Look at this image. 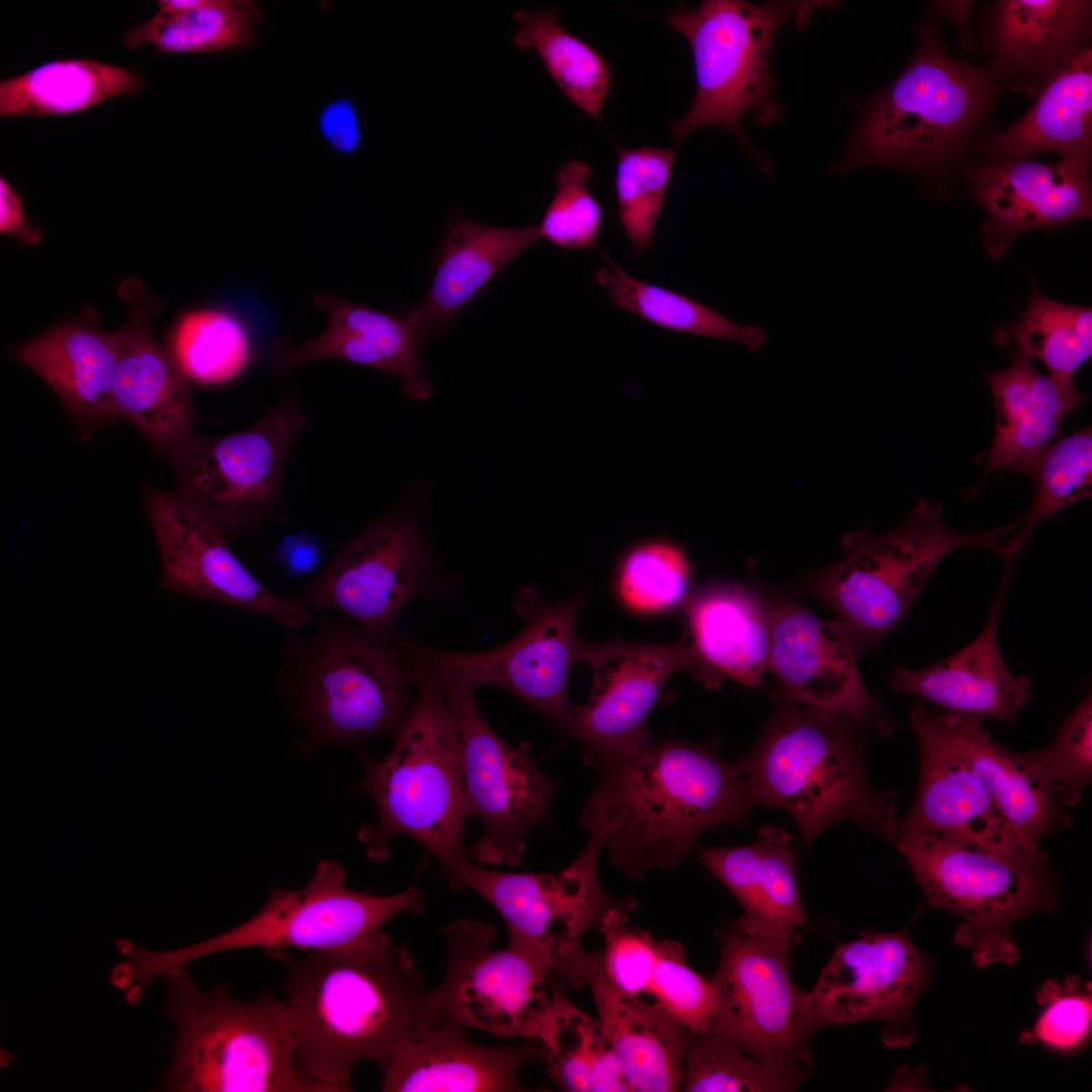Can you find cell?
Wrapping results in <instances>:
<instances>
[{
    "instance_id": "obj_22",
    "label": "cell",
    "mask_w": 1092,
    "mask_h": 1092,
    "mask_svg": "<svg viewBox=\"0 0 1092 1092\" xmlns=\"http://www.w3.org/2000/svg\"><path fill=\"white\" fill-rule=\"evenodd\" d=\"M161 559V588L270 618L295 631L312 613L293 597L266 587L232 550L226 537L175 491L144 489Z\"/></svg>"
},
{
    "instance_id": "obj_17",
    "label": "cell",
    "mask_w": 1092,
    "mask_h": 1092,
    "mask_svg": "<svg viewBox=\"0 0 1092 1092\" xmlns=\"http://www.w3.org/2000/svg\"><path fill=\"white\" fill-rule=\"evenodd\" d=\"M440 931L448 953L444 981L435 989L443 1022L538 1039L551 1001L552 962L512 939L493 949L495 931L480 921L461 919Z\"/></svg>"
},
{
    "instance_id": "obj_12",
    "label": "cell",
    "mask_w": 1092,
    "mask_h": 1092,
    "mask_svg": "<svg viewBox=\"0 0 1092 1092\" xmlns=\"http://www.w3.org/2000/svg\"><path fill=\"white\" fill-rule=\"evenodd\" d=\"M589 839L579 855L553 874L504 873L464 864L449 883L469 888L503 916L509 939L539 951L554 965L559 983L576 989L584 985L588 952L582 939L613 909L636 906L628 897L617 900L602 886L599 858L615 823L589 798L581 813Z\"/></svg>"
},
{
    "instance_id": "obj_23",
    "label": "cell",
    "mask_w": 1092,
    "mask_h": 1092,
    "mask_svg": "<svg viewBox=\"0 0 1092 1092\" xmlns=\"http://www.w3.org/2000/svg\"><path fill=\"white\" fill-rule=\"evenodd\" d=\"M1091 160L1040 163L1001 158L969 170L971 193L988 219L982 239L988 255L1006 256L1014 238L1030 230H1051L1092 214Z\"/></svg>"
},
{
    "instance_id": "obj_57",
    "label": "cell",
    "mask_w": 1092,
    "mask_h": 1092,
    "mask_svg": "<svg viewBox=\"0 0 1092 1092\" xmlns=\"http://www.w3.org/2000/svg\"><path fill=\"white\" fill-rule=\"evenodd\" d=\"M205 0H159L158 13L177 15L193 10L204 3Z\"/></svg>"
},
{
    "instance_id": "obj_27",
    "label": "cell",
    "mask_w": 1092,
    "mask_h": 1092,
    "mask_svg": "<svg viewBox=\"0 0 1092 1092\" xmlns=\"http://www.w3.org/2000/svg\"><path fill=\"white\" fill-rule=\"evenodd\" d=\"M1009 567V565H1007ZM1004 578L981 633L952 655L921 669L893 668L889 677L896 693L927 701L940 712L984 722L1011 724L1030 702L1025 675L1007 667L998 643V626L1010 571Z\"/></svg>"
},
{
    "instance_id": "obj_30",
    "label": "cell",
    "mask_w": 1092,
    "mask_h": 1092,
    "mask_svg": "<svg viewBox=\"0 0 1092 1092\" xmlns=\"http://www.w3.org/2000/svg\"><path fill=\"white\" fill-rule=\"evenodd\" d=\"M547 1059L531 1039L512 1046L473 1042L463 1027L443 1022L400 1045L381 1068L385 1092L532 1091L518 1081L528 1063Z\"/></svg>"
},
{
    "instance_id": "obj_8",
    "label": "cell",
    "mask_w": 1092,
    "mask_h": 1092,
    "mask_svg": "<svg viewBox=\"0 0 1092 1092\" xmlns=\"http://www.w3.org/2000/svg\"><path fill=\"white\" fill-rule=\"evenodd\" d=\"M830 6L836 3L706 0L697 9L673 8L666 22L692 49L696 97L668 133L679 144L695 129L721 126L735 135L760 172L769 173L770 163L747 140L742 118L749 113L756 124L764 126L781 119L783 106L775 97L777 82L770 72L775 38L788 22L804 27L815 10Z\"/></svg>"
},
{
    "instance_id": "obj_34",
    "label": "cell",
    "mask_w": 1092,
    "mask_h": 1092,
    "mask_svg": "<svg viewBox=\"0 0 1092 1092\" xmlns=\"http://www.w3.org/2000/svg\"><path fill=\"white\" fill-rule=\"evenodd\" d=\"M539 240L537 225L491 226L454 213L435 257L430 288L406 311L422 346L443 337L493 278Z\"/></svg>"
},
{
    "instance_id": "obj_50",
    "label": "cell",
    "mask_w": 1092,
    "mask_h": 1092,
    "mask_svg": "<svg viewBox=\"0 0 1092 1092\" xmlns=\"http://www.w3.org/2000/svg\"><path fill=\"white\" fill-rule=\"evenodd\" d=\"M1040 1008L1032 1026L1021 1031L1019 1041L1040 1044L1060 1054H1073L1084 1048L1091 1033V983L1078 976L1065 981L1051 979L1036 992Z\"/></svg>"
},
{
    "instance_id": "obj_14",
    "label": "cell",
    "mask_w": 1092,
    "mask_h": 1092,
    "mask_svg": "<svg viewBox=\"0 0 1092 1092\" xmlns=\"http://www.w3.org/2000/svg\"><path fill=\"white\" fill-rule=\"evenodd\" d=\"M307 424L300 403L287 398L239 432L194 433L168 453L174 491L230 539L256 530L276 508L285 465Z\"/></svg>"
},
{
    "instance_id": "obj_20",
    "label": "cell",
    "mask_w": 1092,
    "mask_h": 1092,
    "mask_svg": "<svg viewBox=\"0 0 1092 1092\" xmlns=\"http://www.w3.org/2000/svg\"><path fill=\"white\" fill-rule=\"evenodd\" d=\"M770 623L768 671L778 703L816 708L855 724L867 735L887 736L893 720L869 692L859 669L863 651L839 620H825L781 595L765 602Z\"/></svg>"
},
{
    "instance_id": "obj_56",
    "label": "cell",
    "mask_w": 1092,
    "mask_h": 1092,
    "mask_svg": "<svg viewBox=\"0 0 1092 1092\" xmlns=\"http://www.w3.org/2000/svg\"><path fill=\"white\" fill-rule=\"evenodd\" d=\"M0 233L26 245H37L42 240V230L27 219L21 197L3 176L0 177Z\"/></svg>"
},
{
    "instance_id": "obj_32",
    "label": "cell",
    "mask_w": 1092,
    "mask_h": 1092,
    "mask_svg": "<svg viewBox=\"0 0 1092 1092\" xmlns=\"http://www.w3.org/2000/svg\"><path fill=\"white\" fill-rule=\"evenodd\" d=\"M584 984L629 1091H680L693 1034L656 1003L619 988L605 969L602 952H588Z\"/></svg>"
},
{
    "instance_id": "obj_7",
    "label": "cell",
    "mask_w": 1092,
    "mask_h": 1092,
    "mask_svg": "<svg viewBox=\"0 0 1092 1092\" xmlns=\"http://www.w3.org/2000/svg\"><path fill=\"white\" fill-rule=\"evenodd\" d=\"M941 514L938 502L919 500L891 531L846 535L842 557L809 575L804 592L827 605L864 650L904 620L931 573L952 551L988 549L1006 560L1014 558L1026 540L1016 521L960 532L944 523Z\"/></svg>"
},
{
    "instance_id": "obj_31",
    "label": "cell",
    "mask_w": 1092,
    "mask_h": 1092,
    "mask_svg": "<svg viewBox=\"0 0 1092 1092\" xmlns=\"http://www.w3.org/2000/svg\"><path fill=\"white\" fill-rule=\"evenodd\" d=\"M1090 1H998L987 22L992 52L988 70L994 80L1033 95L1090 48Z\"/></svg>"
},
{
    "instance_id": "obj_49",
    "label": "cell",
    "mask_w": 1092,
    "mask_h": 1092,
    "mask_svg": "<svg viewBox=\"0 0 1092 1092\" xmlns=\"http://www.w3.org/2000/svg\"><path fill=\"white\" fill-rule=\"evenodd\" d=\"M1025 754L1061 808L1078 805L1092 780L1091 694L1066 715L1048 746Z\"/></svg>"
},
{
    "instance_id": "obj_48",
    "label": "cell",
    "mask_w": 1092,
    "mask_h": 1092,
    "mask_svg": "<svg viewBox=\"0 0 1092 1092\" xmlns=\"http://www.w3.org/2000/svg\"><path fill=\"white\" fill-rule=\"evenodd\" d=\"M692 567L686 553L667 541H652L631 549L622 559L617 586L623 602L642 612L684 605Z\"/></svg>"
},
{
    "instance_id": "obj_52",
    "label": "cell",
    "mask_w": 1092,
    "mask_h": 1092,
    "mask_svg": "<svg viewBox=\"0 0 1092 1092\" xmlns=\"http://www.w3.org/2000/svg\"><path fill=\"white\" fill-rule=\"evenodd\" d=\"M646 994L692 1034L709 1031L715 1010V989L712 981L688 965L680 943L658 940Z\"/></svg>"
},
{
    "instance_id": "obj_36",
    "label": "cell",
    "mask_w": 1092,
    "mask_h": 1092,
    "mask_svg": "<svg viewBox=\"0 0 1092 1092\" xmlns=\"http://www.w3.org/2000/svg\"><path fill=\"white\" fill-rule=\"evenodd\" d=\"M996 430L988 452L984 479L995 471L1022 473L1061 434L1062 424L1086 397L1074 381L1042 374L1031 358L1013 352V362L992 372Z\"/></svg>"
},
{
    "instance_id": "obj_5",
    "label": "cell",
    "mask_w": 1092,
    "mask_h": 1092,
    "mask_svg": "<svg viewBox=\"0 0 1092 1092\" xmlns=\"http://www.w3.org/2000/svg\"><path fill=\"white\" fill-rule=\"evenodd\" d=\"M998 87L988 69L950 58L932 21L888 87L861 101L834 174L885 166L929 174L954 163L984 122Z\"/></svg>"
},
{
    "instance_id": "obj_28",
    "label": "cell",
    "mask_w": 1092,
    "mask_h": 1092,
    "mask_svg": "<svg viewBox=\"0 0 1092 1092\" xmlns=\"http://www.w3.org/2000/svg\"><path fill=\"white\" fill-rule=\"evenodd\" d=\"M97 312L54 325L5 353L37 374L56 393L84 440L121 418L114 403L117 346Z\"/></svg>"
},
{
    "instance_id": "obj_54",
    "label": "cell",
    "mask_w": 1092,
    "mask_h": 1092,
    "mask_svg": "<svg viewBox=\"0 0 1092 1092\" xmlns=\"http://www.w3.org/2000/svg\"><path fill=\"white\" fill-rule=\"evenodd\" d=\"M323 135L339 153L353 154L361 145L362 131L354 103L341 98L326 106L320 116Z\"/></svg>"
},
{
    "instance_id": "obj_13",
    "label": "cell",
    "mask_w": 1092,
    "mask_h": 1092,
    "mask_svg": "<svg viewBox=\"0 0 1092 1092\" xmlns=\"http://www.w3.org/2000/svg\"><path fill=\"white\" fill-rule=\"evenodd\" d=\"M586 603L584 592L551 601L522 585L513 608L525 626L498 647L449 651L429 646L399 629L395 640L406 653L427 663L440 686L474 691L483 685L499 687L562 731L572 710L567 700L568 676L571 668L581 663L584 640L577 635L576 626Z\"/></svg>"
},
{
    "instance_id": "obj_55",
    "label": "cell",
    "mask_w": 1092,
    "mask_h": 1092,
    "mask_svg": "<svg viewBox=\"0 0 1092 1092\" xmlns=\"http://www.w3.org/2000/svg\"><path fill=\"white\" fill-rule=\"evenodd\" d=\"M275 557L289 575L302 577L317 570L324 560L321 540L306 531L287 535L277 546Z\"/></svg>"
},
{
    "instance_id": "obj_9",
    "label": "cell",
    "mask_w": 1092,
    "mask_h": 1092,
    "mask_svg": "<svg viewBox=\"0 0 1092 1092\" xmlns=\"http://www.w3.org/2000/svg\"><path fill=\"white\" fill-rule=\"evenodd\" d=\"M279 670L312 744H354L394 734L412 707L407 655L351 620L324 616L308 639L284 645Z\"/></svg>"
},
{
    "instance_id": "obj_38",
    "label": "cell",
    "mask_w": 1092,
    "mask_h": 1092,
    "mask_svg": "<svg viewBox=\"0 0 1092 1092\" xmlns=\"http://www.w3.org/2000/svg\"><path fill=\"white\" fill-rule=\"evenodd\" d=\"M129 69L87 59L56 60L0 82L1 116L66 115L144 90Z\"/></svg>"
},
{
    "instance_id": "obj_43",
    "label": "cell",
    "mask_w": 1092,
    "mask_h": 1092,
    "mask_svg": "<svg viewBox=\"0 0 1092 1092\" xmlns=\"http://www.w3.org/2000/svg\"><path fill=\"white\" fill-rule=\"evenodd\" d=\"M167 349L189 382L203 386L230 383L254 359L250 331L236 313L214 307L182 314L172 329Z\"/></svg>"
},
{
    "instance_id": "obj_15",
    "label": "cell",
    "mask_w": 1092,
    "mask_h": 1092,
    "mask_svg": "<svg viewBox=\"0 0 1092 1092\" xmlns=\"http://www.w3.org/2000/svg\"><path fill=\"white\" fill-rule=\"evenodd\" d=\"M454 588L453 580L438 574L420 520L394 512L348 541L330 565L292 597L312 614L338 611L373 640L390 644L407 603L445 598Z\"/></svg>"
},
{
    "instance_id": "obj_11",
    "label": "cell",
    "mask_w": 1092,
    "mask_h": 1092,
    "mask_svg": "<svg viewBox=\"0 0 1092 1092\" xmlns=\"http://www.w3.org/2000/svg\"><path fill=\"white\" fill-rule=\"evenodd\" d=\"M907 860L926 904L962 921L954 942L979 968L1014 966V923L1056 908L1058 887L1048 863H1034L949 837L898 832L892 842Z\"/></svg>"
},
{
    "instance_id": "obj_10",
    "label": "cell",
    "mask_w": 1092,
    "mask_h": 1092,
    "mask_svg": "<svg viewBox=\"0 0 1092 1092\" xmlns=\"http://www.w3.org/2000/svg\"><path fill=\"white\" fill-rule=\"evenodd\" d=\"M346 870L331 859L318 860L309 882L299 890H272L263 908L244 923L207 940L168 951L130 942L122 964L134 988L145 989L167 971L204 957L247 948L268 952L296 947L311 951L354 946L382 933L396 915L424 910L423 892L415 885L390 896L350 890Z\"/></svg>"
},
{
    "instance_id": "obj_2",
    "label": "cell",
    "mask_w": 1092,
    "mask_h": 1092,
    "mask_svg": "<svg viewBox=\"0 0 1092 1092\" xmlns=\"http://www.w3.org/2000/svg\"><path fill=\"white\" fill-rule=\"evenodd\" d=\"M594 769L602 779L592 797L616 823L605 847L612 863L637 880L677 868L709 829L744 827L752 809L735 760L721 755L718 740L667 737Z\"/></svg>"
},
{
    "instance_id": "obj_3",
    "label": "cell",
    "mask_w": 1092,
    "mask_h": 1092,
    "mask_svg": "<svg viewBox=\"0 0 1092 1092\" xmlns=\"http://www.w3.org/2000/svg\"><path fill=\"white\" fill-rule=\"evenodd\" d=\"M863 736L845 718L778 703L754 745L735 760L752 808L788 811L807 845L840 822L892 843L900 820L895 797L871 788Z\"/></svg>"
},
{
    "instance_id": "obj_53",
    "label": "cell",
    "mask_w": 1092,
    "mask_h": 1092,
    "mask_svg": "<svg viewBox=\"0 0 1092 1092\" xmlns=\"http://www.w3.org/2000/svg\"><path fill=\"white\" fill-rule=\"evenodd\" d=\"M635 908L613 909L599 927L605 940L603 961L609 977L625 992L641 996L647 993L658 939L646 930L631 926L629 913Z\"/></svg>"
},
{
    "instance_id": "obj_35",
    "label": "cell",
    "mask_w": 1092,
    "mask_h": 1092,
    "mask_svg": "<svg viewBox=\"0 0 1092 1092\" xmlns=\"http://www.w3.org/2000/svg\"><path fill=\"white\" fill-rule=\"evenodd\" d=\"M798 846L792 834L769 824L760 826L755 842L738 847L702 848L699 860L739 902L735 922L758 937L787 940L808 916L797 883Z\"/></svg>"
},
{
    "instance_id": "obj_29",
    "label": "cell",
    "mask_w": 1092,
    "mask_h": 1092,
    "mask_svg": "<svg viewBox=\"0 0 1092 1092\" xmlns=\"http://www.w3.org/2000/svg\"><path fill=\"white\" fill-rule=\"evenodd\" d=\"M313 300L328 314L326 329L301 346L278 348L273 358L277 370L343 360L393 375L411 400L426 401L432 396L420 356L422 344L406 312L375 309L331 292L315 293Z\"/></svg>"
},
{
    "instance_id": "obj_44",
    "label": "cell",
    "mask_w": 1092,
    "mask_h": 1092,
    "mask_svg": "<svg viewBox=\"0 0 1092 1092\" xmlns=\"http://www.w3.org/2000/svg\"><path fill=\"white\" fill-rule=\"evenodd\" d=\"M260 11L251 0H205L188 12L157 13L128 29L126 49L151 44L160 53L202 54L253 46Z\"/></svg>"
},
{
    "instance_id": "obj_42",
    "label": "cell",
    "mask_w": 1092,
    "mask_h": 1092,
    "mask_svg": "<svg viewBox=\"0 0 1092 1092\" xmlns=\"http://www.w3.org/2000/svg\"><path fill=\"white\" fill-rule=\"evenodd\" d=\"M993 338L998 346L1039 360L1051 375L1074 381L1092 355V310L1050 299L1033 285L1020 318L999 327Z\"/></svg>"
},
{
    "instance_id": "obj_16",
    "label": "cell",
    "mask_w": 1092,
    "mask_h": 1092,
    "mask_svg": "<svg viewBox=\"0 0 1092 1092\" xmlns=\"http://www.w3.org/2000/svg\"><path fill=\"white\" fill-rule=\"evenodd\" d=\"M720 962L714 978L715 1010L709 1033L761 1061L813 1064L808 992L792 980L797 937L751 935L737 924L716 932Z\"/></svg>"
},
{
    "instance_id": "obj_37",
    "label": "cell",
    "mask_w": 1092,
    "mask_h": 1092,
    "mask_svg": "<svg viewBox=\"0 0 1092 1092\" xmlns=\"http://www.w3.org/2000/svg\"><path fill=\"white\" fill-rule=\"evenodd\" d=\"M1091 47L1046 81L1034 105L1018 122L983 142L991 159L1054 152L1062 159L1091 160Z\"/></svg>"
},
{
    "instance_id": "obj_4",
    "label": "cell",
    "mask_w": 1092,
    "mask_h": 1092,
    "mask_svg": "<svg viewBox=\"0 0 1092 1092\" xmlns=\"http://www.w3.org/2000/svg\"><path fill=\"white\" fill-rule=\"evenodd\" d=\"M416 699L393 734L381 761L364 759L365 777L356 786L378 810V821L359 829L369 857H388L389 839L404 834L441 864L448 883L469 862L464 847L468 818L458 728L442 689L421 658L405 653Z\"/></svg>"
},
{
    "instance_id": "obj_18",
    "label": "cell",
    "mask_w": 1092,
    "mask_h": 1092,
    "mask_svg": "<svg viewBox=\"0 0 1092 1092\" xmlns=\"http://www.w3.org/2000/svg\"><path fill=\"white\" fill-rule=\"evenodd\" d=\"M456 722L462 748L468 817L484 828L470 852L480 864L519 866L531 829L546 820L558 782L529 757L530 745L508 744L480 715L474 690L440 686Z\"/></svg>"
},
{
    "instance_id": "obj_25",
    "label": "cell",
    "mask_w": 1092,
    "mask_h": 1092,
    "mask_svg": "<svg viewBox=\"0 0 1092 1092\" xmlns=\"http://www.w3.org/2000/svg\"><path fill=\"white\" fill-rule=\"evenodd\" d=\"M920 757L917 793L898 832L935 834L1013 858L1048 863L1027 853L971 768L917 717L909 714Z\"/></svg>"
},
{
    "instance_id": "obj_40",
    "label": "cell",
    "mask_w": 1092,
    "mask_h": 1092,
    "mask_svg": "<svg viewBox=\"0 0 1092 1092\" xmlns=\"http://www.w3.org/2000/svg\"><path fill=\"white\" fill-rule=\"evenodd\" d=\"M514 43L520 51H534L564 95L587 115L601 122L613 71L592 47L564 29L556 9H519Z\"/></svg>"
},
{
    "instance_id": "obj_26",
    "label": "cell",
    "mask_w": 1092,
    "mask_h": 1092,
    "mask_svg": "<svg viewBox=\"0 0 1092 1092\" xmlns=\"http://www.w3.org/2000/svg\"><path fill=\"white\" fill-rule=\"evenodd\" d=\"M909 714L917 717L978 777L1020 846L1030 855L1046 859L1042 839L1070 826L1072 821L1026 754L995 742L982 722L934 711L921 702L912 705Z\"/></svg>"
},
{
    "instance_id": "obj_24",
    "label": "cell",
    "mask_w": 1092,
    "mask_h": 1092,
    "mask_svg": "<svg viewBox=\"0 0 1092 1092\" xmlns=\"http://www.w3.org/2000/svg\"><path fill=\"white\" fill-rule=\"evenodd\" d=\"M117 292L129 304V317L113 331L117 346L114 403L120 418L168 454L195 433L190 382L153 334L151 316L161 304L135 278L122 281Z\"/></svg>"
},
{
    "instance_id": "obj_39",
    "label": "cell",
    "mask_w": 1092,
    "mask_h": 1092,
    "mask_svg": "<svg viewBox=\"0 0 1092 1092\" xmlns=\"http://www.w3.org/2000/svg\"><path fill=\"white\" fill-rule=\"evenodd\" d=\"M538 1040L547 1051L548 1074L568 1092L629 1091L621 1064L599 1020L573 1004L559 981Z\"/></svg>"
},
{
    "instance_id": "obj_21",
    "label": "cell",
    "mask_w": 1092,
    "mask_h": 1092,
    "mask_svg": "<svg viewBox=\"0 0 1092 1092\" xmlns=\"http://www.w3.org/2000/svg\"><path fill=\"white\" fill-rule=\"evenodd\" d=\"M581 663L593 671L590 695L572 707L562 731L584 746L592 768L650 745L647 718L661 690L676 671L694 668L688 636L672 643L584 640Z\"/></svg>"
},
{
    "instance_id": "obj_6",
    "label": "cell",
    "mask_w": 1092,
    "mask_h": 1092,
    "mask_svg": "<svg viewBox=\"0 0 1092 1092\" xmlns=\"http://www.w3.org/2000/svg\"><path fill=\"white\" fill-rule=\"evenodd\" d=\"M162 977L169 991L166 1014L176 1028L165 1090L334 1092L299 1069L285 1001L270 991L238 998L223 985L203 992L188 965Z\"/></svg>"
},
{
    "instance_id": "obj_45",
    "label": "cell",
    "mask_w": 1092,
    "mask_h": 1092,
    "mask_svg": "<svg viewBox=\"0 0 1092 1092\" xmlns=\"http://www.w3.org/2000/svg\"><path fill=\"white\" fill-rule=\"evenodd\" d=\"M810 1064L761 1062L709 1033L693 1034L685 1057L682 1091L784 1092L797 1090Z\"/></svg>"
},
{
    "instance_id": "obj_19",
    "label": "cell",
    "mask_w": 1092,
    "mask_h": 1092,
    "mask_svg": "<svg viewBox=\"0 0 1092 1092\" xmlns=\"http://www.w3.org/2000/svg\"><path fill=\"white\" fill-rule=\"evenodd\" d=\"M932 971V960L913 944L907 928L863 930L836 948L808 992L810 1024L816 1031L878 1021L887 1048L907 1046L916 1038L913 1013Z\"/></svg>"
},
{
    "instance_id": "obj_46",
    "label": "cell",
    "mask_w": 1092,
    "mask_h": 1092,
    "mask_svg": "<svg viewBox=\"0 0 1092 1092\" xmlns=\"http://www.w3.org/2000/svg\"><path fill=\"white\" fill-rule=\"evenodd\" d=\"M675 147L625 149L616 144L618 217L635 255L650 247L677 153Z\"/></svg>"
},
{
    "instance_id": "obj_33",
    "label": "cell",
    "mask_w": 1092,
    "mask_h": 1092,
    "mask_svg": "<svg viewBox=\"0 0 1092 1092\" xmlns=\"http://www.w3.org/2000/svg\"><path fill=\"white\" fill-rule=\"evenodd\" d=\"M684 607L693 676L712 691L726 679L764 689L770 653L765 602L743 585L717 583L689 596Z\"/></svg>"
},
{
    "instance_id": "obj_47",
    "label": "cell",
    "mask_w": 1092,
    "mask_h": 1092,
    "mask_svg": "<svg viewBox=\"0 0 1092 1092\" xmlns=\"http://www.w3.org/2000/svg\"><path fill=\"white\" fill-rule=\"evenodd\" d=\"M1022 473L1034 484L1031 507L1019 519L1029 534L1036 524L1091 495V427L1055 441Z\"/></svg>"
},
{
    "instance_id": "obj_51",
    "label": "cell",
    "mask_w": 1092,
    "mask_h": 1092,
    "mask_svg": "<svg viewBox=\"0 0 1092 1092\" xmlns=\"http://www.w3.org/2000/svg\"><path fill=\"white\" fill-rule=\"evenodd\" d=\"M592 177L585 161L571 160L558 170L555 195L537 225L540 240L569 251L597 247L603 210L588 190Z\"/></svg>"
},
{
    "instance_id": "obj_1",
    "label": "cell",
    "mask_w": 1092,
    "mask_h": 1092,
    "mask_svg": "<svg viewBox=\"0 0 1092 1092\" xmlns=\"http://www.w3.org/2000/svg\"><path fill=\"white\" fill-rule=\"evenodd\" d=\"M270 953L287 970L297 1065L334 1092L352 1090L358 1062L382 1068L400 1045L443 1023L435 990L426 988L408 948L386 933L301 959L287 949Z\"/></svg>"
},
{
    "instance_id": "obj_41",
    "label": "cell",
    "mask_w": 1092,
    "mask_h": 1092,
    "mask_svg": "<svg viewBox=\"0 0 1092 1092\" xmlns=\"http://www.w3.org/2000/svg\"><path fill=\"white\" fill-rule=\"evenodd\" d=\"M605 259L609 266L597 271L595 279L616 306L666 330L733 341L750 350L764 344L766 334L760 327L738 325L686 295L638 280Z\"/></svg>"
}]
</instances>
